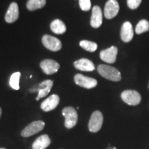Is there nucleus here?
Here are the masks:
<instances>
[{"label":"nucleus","mask_w":149,"mask_h":149,"mask_svg":"<svg viewBox=\"0 0 149 149\" xmlns=\"http://www.w3.org/2000/svg\"><path fill=\"white\" fill-rule=\"evenodd\" d=\"M97 71L105 79L113 81H120L122 79L121 72L115 67L106 64H100L97 67Z\"/></svg>","instance_id":"nucleus-1"},{"label":"nucleus","mask_w":149,"mask_h":149,"mask_svg":"<svg viewBox=\"0 0 149 149\" xmlns=\"http://www.w3.org/2000/svg\"><path fill=\"white\" fill-rule=\"evenodd\" d=\"M62 115L65 117L64 125L66 128L70 129L75 126L77 123L78 115L76 110L72 107L64 108L62 110Z\"/></svg>","instance_id":"nucleus-2"},{"label":"nucleus","mask_w":149,"mask_h":149,"mask_svg":"<svg viewBox=\"0 0 149 149\" xmlns=\"http://www.w3.org/2000/svg\"><path fill=\"white\" fill-rule=\"evenodd\" d=\"M122 100L130 106H137L141 101V95L134 90H126L121 94Z\"/></svg>","instance_id":"nucleus-3"},{"label":"nucleus","mask_w":149,"mask_h":149,"mask_svg":"<svg viewBox=\"0 0 149 149\" xmlns=\"http://www.w3.org/2000/svg\"><path fill=\"white\" fill-rule=\"evenodd\" d=\"M104 122V117L100 111H95L91 115L88 122V129L91 133H97L101 129Z\"/></svg>","instance_id":"nucleus-4"},{"label":"nucleus","mask_w":149,"mask_h":149,"mask_svg":"<svg viewBox=\"0 0 149 149\" xmlns=\"http://www.w3.org/2000/svg\"><path fill=\"white\" fill-rule=\"evenodd\" d=\"M44 126H45V123L43 121H35L22 130L21 135L24 137H29L30 136L34 135L44 129Z\"/></svg>","instance_id":"nucleus-5"},{"label":"nucleus","mask_w":149,"mask_h":149,"mask_svg":"<svg viewBox=\"0 0 149 149\" xmlns=\"http://www.w3.org/2000/svg\"><path fill=\"white\" fill-rule=\"evenodd\" d=\"M42 42L47 49L53 52L60 51L62 47V44L59 39L49 35H44L42 37Z\"/></svg>","instance_id":"nucleus-6"},{"label":"nucleus","mask_w":149,"mask_h":149,"mask_svg":"<svg viewBox=\"0 0 149 149\" xmlns=\"http://www.w3.org/2000/svg\"><path fill=\"white\" fill-rule=\"evenodd\" d=\"M74 81L77 85L87 89L93 88L97 85V81L95 79L86 77L82 74H76L74 77Z\"/></svg>","instance_id":"nucleus-7"},{"label":"nucleus","mask_w":149,"mask_h":149,"mask_svg":"<svg viewBox=\"0 0 149 149\" xmlns=\"http://www.w3.org/2000/svg\"><path fill=\"white\" fill-rule=\"evenodd\" d=\"M120 11V5L117 0H109L104 7V16L108 19H111L117 16Z\"/></svg>","instance_id":"nucleus-8"},{"label":"nucleus","mask_w":149,"mask_h":149,"mask_svg":"<svg viewBox=\"0 0 149 149\" xmlns=\"http://www.w3.org/2000/svg\"><path fill=\"white\" fill-rule=\"evenodd\" d=\"M117 53H118L117 48L116 46H113L100 52V59L108 64H113L116 61Z\"/></svg>","instance_id":"nucleus-9"},{"label":"nucleus","mask_w":149,"mask_h":149,"mask_svg":"<svg viewBox=\"0 0 149 149\" xmlns=\"http://www.w3.org/2000/svg\"><path fill=\"white\" fill-rule=\"evenodd\" d=\"M53 86V81L52 80L46 79L41 82L40 84L38 85V87L37 88H33L31 89V92H35V91H37L38 92V95H37L36 100L38 101L40 98L44 97H46L48 93L51 91L52 87Z\"/></svg>","instance_id":"nucleus-10"},{"label":"nucleus","mask_w":149,"mask_h":149,"mask_svg":"<svg viewBox=\"0 0 149 149\" xmlns=\"http://www.w3.org/2000/svg\"><path fill=\"white\" fill-rule=\"evenodd\" d=\"M40 67L45 74H53L58 71L60 66L59 63L53 59H46L41 61Z\"/></svg>","instance_id":"nucleus-11"},{"label":"nucleus","mask_w":149,"mask_h":149,"mask_svg":"<svg viewBox=\"0 0 149 149\" xmlns=\"http://www.w3.org/2000/svg\"><path fill=\"white\" fill-rule=\"evenodd\" d=\"M103 22V15L102 9L98 6H95L92 9L91 17V26L94 29H97L102 26Z\"/></svg>","instance_id":"nucleus-12"},{"label":"nucleus","mask_w":149,"mask_h":149,"mask_svg":"<svg viewBox=\"0 0 149 149\" xmlns=\"http://www.w3.org/2000/svg\"><path fill=\"white\" fill-rule=\"evenodd\" d=\"M134 31L130 22H125L122 24L120 31V37L124 42L128 43L133 40Z\"/></svg>","instance_id":"nucleus-13"},{"label":"nucleus","mask_w":149,"mask_h":149,"mask_svg":"<svg viewBox=\"0 0 149 149\" xmlns=\"http://www.w3.org/2000/svg\"><path fill=\"white\" fill-rule=\"evenodd\" d=\"M19 15L18 4L16 2H12L9 6L8 10L5 15V21L7 23L11 24L16 22Z\"/></svg>","instance_id":"nucleus-14"},{"label":"nucleus","mask_w":149,"mask_h":149,"mask_svg":"<svg viewBox=\"0 0 149 149\" xmlns=\"http://www.w3.org/2000/svg\"><path fill=\"white\" fill-rule=\"evenodd\" d=\"M59 103V97L55 94L52 95L41 104V109L45 112L53 111L58 106Z\"/></svg>","instance_id":"nucleus-15"},{"label":"nucleus","mask_w":149,"mask_h":149,"mask_svg":"<svg viewBox=\"0 0 149 149\" xmlns=\"http://www.w3.org/2000/svg\"><path fill=\"white\" fill-rule=\"evenodd\" d=\"M73 64L77 69L81 71H93L95 69V67L92 61L86 58H82L75 61Z\"/></svg>","instance_id":"nucleus-16"},{"label":"nucleus","mask_w":149,"mask_h":149,"mask_svg":"<svg viewBox=\"0 0 149 149\" xmlns=\"http://www.w3.org/2000/svg\"><path fill=\"white\" fill-rule=\"evenodd\" d=\"M51 144V139L47 135L39 137L33 144V149H45Z\"/></svg>","instance_id":"nucleus-17"},{"label":"nucleus","mask_w":149,"mask_h":149,"mask_svg":"<svg viewBox=\"0 0 149 149\" xmlns=\"http://www.w3.org/2000/svg\"><path fill=\"white\" fill-rule=\"evenodd\" d=\"M51 29L52 32L57 35H62L66 32V27L65 24L61 20L57 19L53 20L51 24Z\"/></svg>","instance_id":"nucleus-18"},{"label":"nucleus","mask_w":149,"mask_h":149,"mask_svg":"<svg viewBox=\"0 0 149 149\" xmlns=\"http://www.w3.org/2000/svg\"><path fill=\"white\" fill-rule=\"evenodd\" d=\"M46 3V0H28L26 7L28 10L33 11L43 8Z\"/></svg>","instance_id":"nucleus-19"},{"label":"nucleus","mask_w":149,"mask_h":149,"mask_svg":"<svg viewBox=\"0 0 149 149\" xmlns=\"http://www.w3.org/2000/svg\"><path fill=\"white\" fill-rule=\"evenodd\" d=\"M79 46L86 51L90 52V53H93L97 49V44L95 42H91L88 40H81L79 42Z\"/></svg>","instance_id":"nucleus-20"},{"label":"nucleus","mask_w":149,"mask_h":149,"mask_svg":"<svg viewBox=\"0 0 149 149\" xmlns=\"http://www.w3.org/2000/svg\"><path fill=\"white\" fill-rule=\"evenodd\" d=\"M149 31V22L146 19H141L137 23L135 27V33L140 35Z\"/></svg>","instance_id":"nucleus-21"},{"label":"nucleus","mask_w":149,"mask_h":149,"mask_svg":"<svg viewBox=\"0 0 149 149\" xmlns=\"http://www.w3.org/2000/svg\"><path fill=\"white\" fill-rule=\"evenodd\" d=\"M20 77H21V72H14V73L10 76V81H9V84H10L11 88L15 89V90H19V89Z\"/></svg>","instance_id":"nucleus-22"},{"label":"nucleus","mask_w":149,"mask_h":149,"mask_svg":"<svg viewBox=\"0 0 149 149\" xmlns=\"http://www.w3.org/2000/svg\"><path fill=\"white\" fill-rule=\"evenodd\" d=\"M79 5L84 11H88L91 8V0H79Z\"/></svg>","instance_id":"nucleus-23"},{"label":"nucleus","mask_w":149,"mask_h":149,"mask_svg":"<svg viewBox=\"0 0 149 149\" xmlns=\"http://www.w3.org/2000/svg\"><path fill=\"white\" fill-rule=\"evenodd\" d=\"M142 0H127V5L128 8L132 10L137 8L140 5Z\"/></svg>","instance_id":"nucleus-24"},{"label":"nucleus","mask_w":149,"mask_h":149,"mask_svg":"<svg viewBox=\"0 0 149 149\" xmlns=\"http://www.w3.org/2000/svg\"><path fill=\"white\" fill-rule=\"evenodd\" d=\"M107 149H117V148H115V147H111V146H110V147H109V148H107Z\"/></svg>","instance_id":"nucleus-25"},{"label":"nucleus","mask_w":149,"mask_h":149,"mask_svg":"<svg viewBox=\"0 0 149 149\" xmlns=\"http://www.w3.org/2000/svg\"><path fill=\"white\" fill-rule=\"evenodd\" d=\"M1 113H2V111H1V108H0V117H1Z\"/></svg>","instance_id":"nucleus-26"},{"label":"nucleus","mask_w":149,"mask_h":149,"mask_svg":"<svg viewBox=\"0 0 149 149\" xmlns=\"http://www.w3.org/2000/svg\"><path fill=\"white\" fill-rule=\"evenodd\" d=\"M0 149H6V148H0Z\"/></svg>","instance_id":"nucleus-27"},{"label":"nucleus","mask_w":149,"mask_h":149,"mask_svg":"<svg viewBox=\"0 0 149 149\" xmlns=\"http://www.w3.org/2000/svg\"><path fill=\"white\" fill-rule=\"evenodd\" d=\"M148 88H149V83H148Z\"/></svg>","instance_id":"nucleus-28"}]
</instances>
